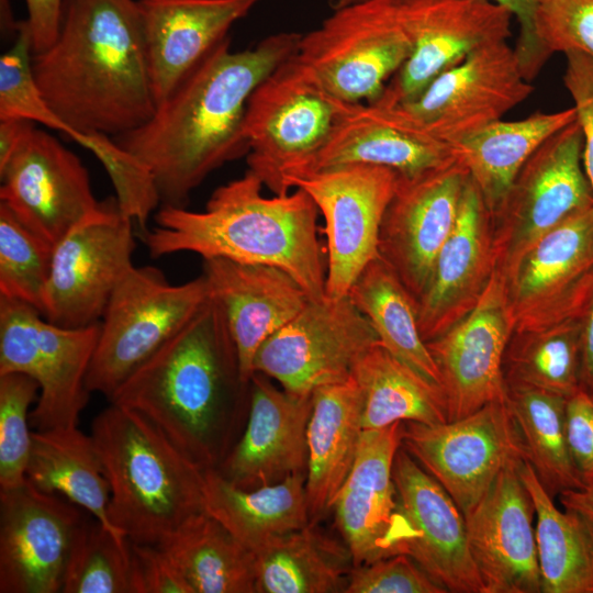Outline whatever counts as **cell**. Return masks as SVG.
Returning <instances> with one entry per match:
<instances>
[{"label":"cell","mask_w":593,"mask_h":593,"mask_svg":"<svg viewBox=\"0 0 593 593\" xmlns=\"http://www.w3.org/2000/svg\"><path fill=\"white\" fill-rule=\"evenodd\" d=\"M249 385L245 430L216 470L244 490L306 474L312 393L301 395L278 389L258 372Z\"/></svg>","instance_id":"cell-26"},{"label":"cell","mask_w":593,"mask_h":593,"mask_svg":"<svg viewBox=\"0 0 593 593\" xmlns=\"http://www.w3.org/2000/svg\"><path fill=\"white\" fill-rule=\"evenodd\" d=\"M505 400L521 434L526 460L552 497L585 486L566 438V396L527 384L506 382Z\"/></svg>","instance_id":"cell-39"},{"label":"cell","mask_w":593,"mask_h":593,"mask_svg":"<svg viewBox=\"0 0 593 593\" xmlns=\"http://www.w3.org/2000/svg\"><path fill=\"white\" fill-rule=\"evenodd\" d=\"M566 438L581 481L593 488V393L579 389L567 399Z\"/></svg>","instance_id":"cell-49"},{"label":"cell","mask_w":593,"mask_h":593,"mask_svg":"<svg viewBox=\"0 0 593 593\" xmlns=\"http://www.w3.org/2000/svg\"><path fill=\"white\" fill-rule=\"evenodd\" d=\"M25 2L34 55L44 52L55 42L61 23L64 0H25Z\"/></svg>","instance_id":"cell-51"},{"label":"cell","mask_w":593,"mask_h":593,"mask_svg":"<svg viewBox=\"0 0 593 593\" xmlns=\"http://www.w3.org/2000/svg\"><path fill=\"white\" fill-rule=\"evenodd\" d=\"M362 0H331L333 9ZM508 8L519 23V35L515 46L522 70L528 80L534 79L547 58L537 41L534 29L535 0H493Z\"/></svg>","instance_id":"cell-50"},{"label":"cell","mask_w":593,"mask_h":593,"mask_svg":"<svg viewBox=\"0 0 593 593\" xmlns=\"http://www.w3.org/2000/svg\"><path fill=\"white\" fill-rule=\"evenodd\" d=\"M305 473L251 490L240 489L216 469L204 470V511L255 552L311 524Z\"/></svg>","instance_id":"cell-31"},{"label":"cell","mask_w":593,"mask_h":593,"mask_svg":"<svg viewBox=\"0 0 593 593\" xmlns=\"http://www.w3.org/2000/svg\"><path fill=\"white\" fill-rule=\"evenodd\" d=\"M79 506L27 479L0 491V592H61L69 556L85 523Z\"/></svg>","instance_id":"cell-18"},{"label":"cell","mask_w":593,"mask_h":593,"mask_svg":"<svg viewBox=\"0 0 593 593\" xmlns=\"http://www.w3.org/2000/svg\"><path fill=\"white\" fill-rule=\"evenodd\" d=\"M502 278L513 331L575 314L593 281V206L539 237Z\"/></svg>","instance_id":"cell-20"},{"label":"cell","mask_w":593,"mask_h":593,"mask_svg":"<svg viewBox=\"0 0 593 593\" xmlns=\"http://www.w3.org/2000/svg\"><path fill=\"white\" fill-rule=\"evenodd\" d=\"M523 459L511 460L482 499L463 514L483 593L541 592L535 507L519 473Z\"/></svg>","instance_id":"cell-22"},{"label":"cell","mask_w":593,"mask_h":593,"mask_svg":"<svg viewBox=\"0 0 593 593\" xmlns=\"http://www.w3.org/2000/svg\"><path fill=\"white\" fill-rule=\"evenodd\" d=\"M356 104L332 94L294 54L249 97L244 118L248 171L273 194L290 192L284 176L303 168Z\"/></svg>","instance_id":"cell-6"},{"label":"cell","mask_w":593,"mask_h":593,"mask_svg":"<svg viewBox=\"0 0 593 593\" xmlns=\"http://www.w3.org/2000/svg\"><path fill=\"white\" fill-rule=\"evenodd\" d=\"M392 474L413 534L406 555L447 592L483 593L465 516L451 496L402 446Z\"/></svg>","instance_id":"cell-25"},{"label":"cell","mask_w":593,"mask_h":593,"mask_svg":"<svg viewBox=\"0 0 593 593\" xmlns=\"http://www.w3.org/2000/svg\"><path fill=\"white\" fill-rule=\"evenodd\" d=\"M36 124L16 118L0 119V169L5 166Z\"/></svg>","instance_id":"cell-53"},{"label":"cell","mask_w":593,"mask_h":593,"mask_svg":"<svg viewBox=\"0 0 593 593\" xmlns=\"http://www.w3.org/2000/svg\"><path fill=\"white\" fill-rule=\"evenodd\" d=\"M495 270L492 215L469 176L454 228L416 300L425 343L447 332L478 305Z\"/></svg>","instance_id":"cell-24"},{"label":"cell","mask_w":593,"mask_h":593,"mask_svg":"<svg viewBox=\"0 0 593 593\" xmlns=\"http://www.w3.org/2000/svg\"><path fill=\"white\" fill-rule=\"evenodd\" d=\"M534 29L547 59L579 52L593 60V0H535Z\"/></svg>","instance_id":"cell-45"},{"label":"cell","mask_w":593,"mask_h":593,"mask_svg":"<svg viewBox=\"0 0 593 593\" xmlns=\"http://www.w3.org/2000/svg\"><path fill=\"white\" fill-rule=\"evenodd\" d=\"M346 593H446L410 556L382 558L354 567Z\"/></svg>","instance_id":"cell-46"},{"label":"cell","mask_w":593,"mask_h":593,"mask_svg":"<svg viewBox=\"0 0 593 593\" xmlns=\"http://www.w3.org/2000/svg\"><path fill=\"white\" fill-rule=\"evenodd\" d=\"M411 54L373 101L399 105L474 49L511 36L512 11L493 0H399Z\"/></svg>","instance_id":"cell-16"},{"label":"cell","mask_w":593,"mask_h":593,"mask_svg":"<svg viewBox=\"0 0 593 593\" xmlns=\"http://www.w3.org/2000/svg\"><path fill=\"white\" fill-rule=\"evenodd\" d=\"M38 384L23 373L0 374V491L22 485L32 448L30 407Z\"/></svg>","instance_id":"cell-44"},{"label":"cell","mask_w":593,"mask_h":593,"mask_svg":"<svg viewBox=\"0 0 593 593\" xmlns=\"http://www.w3.org/2000/svg\"><path fill=\"white\" fill-rule=\"evenodd\" d=\"M250 171L215 189L202 211L159 206L155 226L139 231L154 258L193 253L288 272L311 300L326 295L318 209L302 189L267 198Z\"/></svg>","instance_id":"cell-3"},{"label":"cell","mask_w":593,"mask_h":593,"mask_svg":"<svg viewBox=\"0 0 593 593\" xmlns=\"http://www.w3.org/2000/svg\"><path fill=\"white\" fill-rule=\"evenodd\" d=\"M577 118V110L572 107L555 112H536L516 121L499 120L452 146L491 213L533 153Z\"/></svg>","instance_id":"cell-32"},{"label":"cell","mask_w":593,"mask_h":593,"mask_svg":"<svg viewBox=\"0 0 593 593\" xmlns=\"http://www.w3.org/2000/svg\"><path fill=\"white\" fill-rule=\"evenodd\" d=\"M256 593L345 592L354 568L343 547L307 526L253 552Z\"/></svg>","instance_id":"cell-35"},{"label":"cell","mask_w":593,"mask_h":593,"mask_svg":"<svg viewBox=\"0 0 593 593\" xmlns=\"http://www.w3.org/2000/svg\"><path fill=\"white\" fill-rule=\"evenodd\" d=\"M53 248L0 203V296L43 314Z\"/></svg>","instance_id":"cell-43"},{"label":"cell","mask_w":593,"mask_h":593,"mask_svg":"<svg viewBox=\"0 0 593 593\" xmlns=\"http://www.w3.org/2000/svg\"><path fill=\"white\" fill-rule=\"evenodd\" d=\"M133 225L111 197L54 246L43 307L47 321L64 327L101 321L113 291L134 267Z\"/></svg>","instance_id":"cell-12"},{"label":"cell","mask_w":593,"mask_h":593,"mask_svg":"<svg viewBox=\"0 0 593 593\" xmlns=\"http://www.w3.org/2000/svg\"><path fill=\"white\" fill-rule=\"evenodd\" d=\"M578 317L580 322V389L593 393V281Z\"/></svg>","instance_id":"cell-52"},{"label":"cell","mask_w":593,"mask_h":593,"mask_svg":"<svg viewBox=\"0 0 593 593\" xmlns=\"http://www.w3.org/2000/svg\"><path fill=\"white\" fill-rule=\"evenodd\" d=\"M90 436L110 485L109 519L131 541L158 546L205 512L204 469L139 413L110 403Z\"/></svg>","instance_id":"cell-5"},{"label":"cell","mask_w":593,"mask_h":593,"mask_svg":"<svg viewBox=\"0 0 593 593\" xmlns=\"http://www.w3.org/2000/svg\"><path fill=\"white\" fill-rule=\"evenodd\" d=\"M469 171L456 156L414 176L399 175L379 233V257L417 300L456 223Z\"/></svg>","instance_id":"cell-17"},{"label":"cell","mask_w":593,"mask_h":593,"mask_svg":"<svg viewBox=\"0 0 593 593\" xmlns=\"http://www.w3.org/2000/svg\"><path fill=\"white\" fill-rule=\"evenodd\" d=\"M247 385L222 312L210 298L109 402L146 417L202 469H216L228 454V407Z\"/></svg>","instance_id":"cell-4"},{"label":"cell","mask_w":593,"mask_h":593,"mask_svg":"<svg viewBox=\"0 0 593 593\" xmlns=\"http://www.w3.org/2000/svg\"><path fill=\"white\" fill-rule=\"evenodd\" d=\"M513 328L503 278L495 271L478 305L426 343L440 374L448 421L505 396L502 363Z\"/></svg>","instance_id":"cell-23"},{"label":"cell","mask_w":593,"mask_h":593,"mask_svg":"<svg viewBox=\"0 0 593 593\" xmlns=\"http://www.w3.org/2000/svg\"><path fill=\"white\" fill-rule=\"evenodd\" d=\"M301 34L276 33L232 51L225 37L159 104L114 141L152 176L160 206L187 208L190 194L222 165L247 155L244 118L256 87L296 52Z\"/></svg>","instance_id":"cell-1"},{"label":"cell","mask_w":593,"mask_h":593,"mask_svg":"<svg viewBox=\"0 0 593 593\" xmlns=\"http://www.w3.org/2000/svg\"><path fill=\"white\" fill-rule=\"evenodd\" d=\"M63 593H131L128 540L98 519H86L75 539Z\"/></svg>","instance_id":"cell-42"},{"label":"cell","mask_w":593,"mask_h":593,"mask_svg":"<svg viewBox=\"0 0 593 593\" xmlns=\"http://www.w3.org/2000/svg\"><path fill=\"white\" fill-rule=\"evenodd\" d=\"M399 174L371 165H347L284 177L288 191L304 190L325 221L327 296L348 294L366 266L379 256V233Z\"/></svg>","instance_id":"cell-11"},{"label":"cell","mask_w":593,"mask_h":593,"mask_svg":"<svg viewBox=\"0 0 593 593\" xmlns=\"http://www.w3.org/2000/svg\"><path fill=\"white\" fill-rule=\"evenodd\" d=\"M402 424L362 430L353 468L334 500L335 522L354 567L406 555L412 540L392 474Z\"/></svg>","instance_id":"cell-21"},{"label":"cell","mask_w":593,"mask_h":593,"mask_svg":"<svg viewBox=\"0 0 593 593\" xmlns=\"http://www.w3.org/2000/svg\"><path fill=\"white\" fill-rule=\"evenodd\" d=\"M519 473L535 507L541 592L593 593V521L559 511L526 458Z\"/></svg>","instance_id":"cell-34"},{"label":"cell","mask_w":593,"mask_h":593,"mask_svg":"<svg viewBox=\"0 0 593 593\" xmlns=\"http://www.w3.org/2000/svg\"><path fill=\"white\" fill-rule=\"evenodd\" d=\"M559 500L564 508L578 511L593 521V488L563 491Z\"/></svg>","instance_id":"cell-54"},{"label":"cell","mask_w":593,"mask_h":593,"mask_svg":"<svg viewBox=\"0 0 593 593\" xmlns=\"http://www.w3.org/2000/svg\"><path fill=\"white\" fill-rule=\"evenodd\" d=\"M210 298L217 304L235 346L239 374L249 384L259 347L309 302L286 271L224 258L203 260Z\"/></svg>","instance_id":"cell-27"},{"label":"cell","mask_w":593,"mask_h":593,"mask_svg":"<svg viewBox=\"0 0 593 593\" xmlns=\"http://www.w3.org/2000/svg\"><path fill=\"white\" fill-rule=\"evenodd\" d=\"M399 0H362L334 9L302 35L295 52L318 81L350 103H371L411 54Z\"/></svg>","instance_id":"cell-9"},{"label":"cell","mask_w":593,"mask_h":593,"mask_svg":"<svg viewBox=\"0 0 593 593\" xmlns=\"http://www.w3.org/2000/svg\"><path fill=\"white\" fill-rule=\"evenodd\" d=\"M305 493L311 523L332 510L362 433V393L353 376L312 392Z\"/></svg>","instance_id":"cell-30"},{"label":"cell","mask_w":593,"mask_h":593,"mask_svg":"<svg viewBox=\"0 0 593 593\" xmlns=\"http://www.w3.org/2000/svg\"><path fill=\"white\" fill-rule=\"evenodd\" d=\"M32 61V40L24 20L16 25L14 43L0 57V119L16 118L38 123L90 149L93 134L75 130L53 111L36 82Z\"/></svg>","instance_id":"cell-41"},{"label":"cell","mask_w":593,"mask_h":593,"mask_svg":"<svg viewBox=\"0 0 593 593\" xmlns=\"http://www.w3.org/2000/svg\"><path fill=\"white\" fill-rule=\"evenodd\" d=\"M205 277L171 284L152 266L133 267L113 291L102 318L86 384L108 400L208 303Z\"/></svg>","instance_id":"cell-7"},{"label":"cell","mask_w":593,"mask_h":593,"mask_svg":"<svg viewBox=\"0 0 593 593\" xmlns=\"http://www.w3.org/2000/svg\"><path fill=\"white\" fill-rule=\"evenodd\" d=\"M0 203L53 247L100 205L79 157L33 127L0 169Z\"/></svg>","instance_id":"cell-19"},{"label":"cell","mask_w":593,"mask_h":593,"mask_svg":"<svg viewBox=\"0 0 593 593\" xmlns=\"http://www.w3.org/2000/svg\"><path fill=\"white\" fill-rule=\"evenodd\" d=\"M32 67L49 107L81 133L115 137L156 110L135 0H64L58 35Z\"/></svg>","instance_id":"cell-2"},{"label":"cell","mask_w":593,"mask_h":593,"mask_svg":"<svg viewBox=\"0 0 593 593\" xmlns=\"http://www.w3.org/2000/svg\"><path fill=\"white\" fill-rule=\"evenodd\" d=\"M127 540L131 593H191L160 548Z\"/></svg>","instance_id":"cell-47"},{"label":"cell","mask_w":593,"mask_h":593,"mask_svg":"<svg viewBox=\"0 0 593 593\" xmlns=\"http://www.w3.org/2000/svg\"><path fill=\"white\" fill-rule=\"evenodd\" d=\"M564 55L563 85L573 100L583 131V167L593 192V60L579 52Z\"/></svg>","instance_id":"cell-48"},{"label":"cell","mask_w":593,"mask_h":593,"mask_svg":"<svg viewBox=\"0 0 593 593\" xmlns=\"http://www.w3.org/2000/svg\"><path fill=\"white\" fill-rule=\"evenodd\" d=\"M578 118L548 137L526 160L492 215L496 272L504 277L544 234L593 206L583 167Z\"/></svg>","instance_id":"cell-10"},{"label":"cell","mask_w":593,"mask_h":593,"mask_svg":"<svg viewBox=\"0 0 593 593\" xmlns=\"http://www.w3.org/2000/svg\"><path fill=\"white\" fill-rule=\"evenodd\" d=\"M99 333L100 322L59 326L30 304L0 296V374L23 373L37 382L30 413L34 430L78 425L89 400L86 379Z\"/></svg>","instance_id":"cell-8"},{"label":"cell","mask_w":593,"mask_h":593,"mask_svg":"<svg viewBox=\"0 0 593 593\" xmlns=\"http://www.w3.org/2000/svg\"><path fill=\"white\" fill-rule=\"evenodd\" d=\"M351 376L362 393V429L407 421L429 425L448 422L441 389L423 379L380 342L359 358Z\"/></svg>","instance_id":"cell-38"},{"label":"cell","mask_w":593,"mask_h":593,"mask_svg":"<svg viewBox=\"0 0 593 593\" xmlns=\"http://www.w3.org/2000/svg\"><path fill=\"white\" fill-rule=\"evenodd\" d=\"M379 338L347 295L309 300L257 350L254 372L294 394L347 380L359 358Z\"/></svg>","instance_id":"cell-13"},{"label":"cell","mask_w":593,"mask_h":593,"mask_svg":"<svg viewBox=\"0 0 593 593\" xmlns=\"http://www.w3.org/2000/svg\"><path fill=\"white\" fill-rule=\"evenodd\" d=\"M262 0H137L156 107Z\"/></svg>","instance_id":"cell-29"},{"label":"cell","mask_w":593,"mask_h":593,"mask_svg":"<svg viewBox=\"0 0 593 593\" xmlns=\"http://www.w3.org/2000/svg\"><path fill=\"white\" fill-rule=\"evenodd\" d=\"M26 479L89 512L119 539L126 538L109 519L110 485L94 443L77 426L32 432Z\"/></svg>","instance_id":"cell-33"},{"label":"cell","mask_w":593,"mask_h":593,"mask_svg":"<svg viewBox=\"0 0 593 593\" xmlns=\"http://www.w3.org/2000/svg\"><path fill=\"white\" fill-rule=\"evenodd\" d=\"M534 90L515 48L496 41L437 76L415 99L399 104L425 132L451 147L502 120Z\"/></svg>","instance_id":"cell-15"},{"label":"cell","mask_w":593,"mask_h":593,"mask_svg":"<svg viewBox=\"0 0 593 593\" xmlns=\"http://www.w3.org/2000/svg\"><path fill=\"white\" fill-rule=\"evenodd\" d=\"M455 157L450 145L425 132L400 107L357 103L320 152L292 172L371 165L414 176Z\"/></svg>","instance_id":"cell-28"},{"label":"cell","mask_w":593,"mask_h":593,"mask_svg":"<svg viewBox=\"0 0 593 593\" xmlns=\"http://www.w3.org/2000/svg\"><path fill=\"white\" fill-rule=\"evenodd\" d=\"M579 311L542 325L513 331L503 356L504 381L566 398L574 394L580 389Z\"/></svg>","instance_id":"cell-40"},{"label":"cell","mask_w":593,"mask_h":593,"mask_svg":"<svg viewBox=\"0 0 593 593\" xmlns=\"http://www.w3.org/2000/svg\"><path fill=\"white\" fill-rule=\"evenodd\" d=\"M191 593H256L254 553L206 512L157 546Z\"/></svg>","instance_id":"cell-36"},{"label":"cell","mask_w":593,"mask_h":593,"mask_svg":"<svg viewBox=\"0 0 593 593\" xmlns=\"http://www.w3.org/2000/svg\"><path fill=\"white\" fill-rule=\"evenodd\" d=\"M401 446L469 512L513 459L526 458L505 396L456 421L403 422Z\"/></svg>","instance_id":"cell-14"},{"label":"cell","mask_w":593,"mask_h":593,"mask_svg":"<svg viewBox=\"0 0 593 593\" xmlns=\"http://www.w3.org/2000/svg\"><path fill=\"white\" fill-rule=\"evenodd\" d=\"M348 296L368 318L385 349L441 389L438 368L419 332L416 299L379 256L366 266Z\"/></svg>","instance_id":"cell-37"}]
</instances>
